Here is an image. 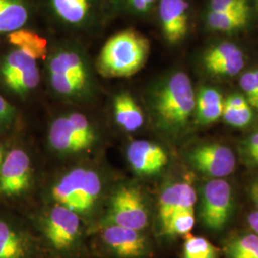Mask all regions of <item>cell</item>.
Here are the masks:
<instances>
[{
	"mask_svg": "<svg viewBox=\"0 0 258 258\" xmlns=\"http://www.w3.org/2000/svg\"><path fill=\"white\" fill-rule=\"evenodd\" d=\"M150 103L160 128L168 132L180 131L196 105L190 79L181 71L169 75L154 88Z\"/></svg>",
	"mask_w": 258,
	"mask_h": 258,
	"instance_id": "6da1fadb",
	"label": "cell"
},
{
	"mask_svg": "<svg viewBox=\"0 0 258 258\" xmlns=\"http://www.w3.org/2000/svg\"><path fill=\"white\" fill-rule=\"evenodd\" d=\"M149 49L148 38L137 31H120L102 47L97 60V69L106 78L130 77L144 67Z\"/></svg>",
	"mask_w": 258,
	"mask_h": 258,
	"instance_id": "7a4b0ae2",
	"label": "cell"
},
{
	"mask_svg": "<svg viewBox=\"0 0 258 258\" xmlns=\"http://www.w3.org/2000/svg\"><path fill=\"white\" fill-rule=\"evenodd\" d=\"M103 191L100 172L89 166L69 169L51 187L54 203L62 205L78 214L87 215L96 208Z\"/></svg>",
	"mask_w": 258,
	"mask_h": 258,
	"instance_id": "3957f363",
	"label": "cell"
},
{
	"mask_svg": "<svg viewBox=\"0 0 258 258\" xmlns=\"http://www.w3.org/2000/svg\"><path fill=\"white\" fill-rule=\"evenodd\" d=\"M49 17L73 32H90L103 26L117 12L113 0H39Z\"/></svg>",
	"mask_w": 258,
	"mask_h": 258,
	"instance_id": "277c9868",
	"label": "cell"
},
{
	"mask_svg": "<svg viewBox=\"0 0 258 258\" xmlns=\"http://www.w3.org/2000/svg\"><path fill=\"white\" fill-rule=\"evenodd\" d=\"M51 149L58 155L70 156L83 153L96 146L97 129L82 113H68L53 120L47 135Z\"/></svg>",
	"mask_w": 258,
	"mask_h": 258,
	"instance_id": "5b68a950",
	"label": "cell"
},
{
	"mask_svg": "<svg viewBox=\"0 0 258 258\" xmlns=\"http://www.w3.org/2000/svg\"><path fill=\"white\" fill-rule=\"evenodd\" d=\"M39 228L48 243L57 251H72L82 237V218L74 211L54 204L39 217Z\"/></svg>",
	"mask_w": 258,
	"mask_h": 258,
	"instance_id": "8992f818",
	"label": "cell"
},
{
	"mask_svg": "<svg viewBox=\"0 0 258 258\" xmlns=\"http://www.w3.org/2000/svg\"><path fill=\"white\" fill-rule=\"evenodd\" d=\"M149 221L145 197L137 186L120 184L112 194L104 224L143 231Z\"/></svg>",
	"mask_w": 258,
	"mask_h": 258,
	"instance_id": "52a82bcc",
	"label": "cell"
},
{
	"mask_svg": "<svg viewBox=\"0 0 258 258\" xmlns=\"http://www.w3.org/2000/svg\"><path fill=\"white\" fill-rule=\"evenodd\" d=\"M40 82L37 60L15 48L0 60V83L10 93L24 97L33 92Z\"/></svg>",
	"mask_w": 258,
	"mask_h": 258,
	"instance_id": "ba28073f",
	"label": "cell"
},
{
	"mask_svg": "<svg viewBox=\"0 0 258 258\" xmlns=\"http://www.w3.org/2000/svg\"><path fill=\"white\" fill-rule=\"evenodd\" d=\"M46 75L73 78L97 90L96 77L87 53L73 42L56 44L47 55Z\"/></svg>",
	"mask_w": 258,
	"mask_h": 258,
	"instance_id": "9c48e42d",
	"label": "cell"
},
{
	"mask_svg": "<svg viewBox=\"0 0 258 258\" xmlns=\"http://www.w3.org/2000/svg\"><path fill=\"white\" fill-rule=\"evenodd\" d=\"M232 212L233 195L231 184L223 179H212L204 185L200 218L208 230H224L231 220Z\"/></svg>",
	"mask_w": 258,
	"mask_h": 258,
	"instance_id": "30bf717a",
	"label": "cell"
},
{
	"mask_svg": "<svg viewBox=\"0 0 258 258\" xmlns=\"http://www.w3.org/2000/svg\"><path fill=\"white\" fill-rule=\"evenodd\" d=\"M33 183L31 158L22 148L6 152L0 166V197L19 199L27 194Z\"/></svg>",
	"mask_w": 258,
	"mask_h": 258,
	"instance_id": "8fae6325",
	"label": "cell"
},
{
	"mask_svg": "<svg viewBox=\"0 0 258 258\" xmlns=\"http://www.w3.org/2000/svg\"><path fill=\"white\" fill-rule=\"evenodd\" d=\"M102 245L117 258H143L149 252V243L141 231L104 224L100 231Z\"/></svg>",
	"mask_w": 258,
	"mask_h": 258,
	"instance_id": "7c38bea8",
	"label": "cell"
},
{
	"mask_svg": "<svg viewBox=\"0 0 258 258\" xmlns=\"http://www.w3.org/2000/svg\"><path fill=\"white\" fill-rule=\"evenodd\" d=\"M188 159L199 172L212 179L231 175L236 166V159L231 148L219 144L198 146L190 151Z\"/></svg>",
	"mask_w": 258,
	"mask_h": 258,
	"instance_id": "4fadbf2b",
	"label": "cell"
},
{
	"mask_svg": "<svg viewBox=\"0 0 258 258\" xmlns=\"http://www.w3.org/2000/svg\"><path fill=\"white\" fill-rule=\"evenodd\" d=\"M129 166L139 175L152 176L161 172L168 162L166 150L147 140L130 143L126 150Z\"/></svg>",
	"mask_w": 258,
	"mask_h": 258,
	"instance_id": "5bb4252c",
	"label": "cell"
},
{
	"mask_svg": "<svg viewBox=\"0 0 258 258\" xmlns=\"http://www.w3.org/2000/svg\"><path fill=\"white\" fill-rule=\"evenodd\" d=\"M197 195L194 186L186 182L167 184L162 190L158 203V219L161 230L177 213L194 211Z\"/></svg>",
	"mask_w": 258,
	"mask_h": 258,
	"instance_id": "9a60e30c",
	"label": "cell"
},
{
	"mask_svg": "<svg viewBox=\"0 0 258 258\" xmlns=\"http://www.w3.org/2000/svg\"><path fill=\"white\" fill-rule=\"evenodd\" d=\"M159 17L166 41L180 42L186 35L188 3L185 0H160Z\"/></svg>",
	"mask_w": 258,
	"mask_h": 258,
	"instance_id": "2e32d148",
	"label": "cell"
},
{
	"mask_svg": "<svg viewBox=\"0 0 258 258\" xmlns=\"http://www.w3.org/2000/svg\"><path fill=\"white\" fill-rule=\"evenodd\" d=\"M33 242L16 223L0 217V258H30Z\"/></svg>",
	"mask_w": 258,
	"mask_h": 258,
	"instance_id": "e0dca14e",
	"label": "cell"
},
{
	"mask_svg": "<svg viewBox=\"0 0 258 258\" xmlns=\"http://www.w3.org/2000/svg\"><path fill=\"white\" fill-rule=\"evenodd\" d=\"M36 0H0V35L25 28L33 18Z\"/></svg>",
	"mask_w": 258,
	"mask_h": 258,
	"instance_id": "ac0fdd59",
	"label": "cell"
},
{
	"mask_svg": "<svg viewBox=\"0 0 258 258\" xmlns=\"http://www.w3.org/2000/svg\"><path fill=\"white\" fill-rule=\"evenodd\" d=\"M113 114L117 124L129 132L141 128L145 121L143 111L128 92L118 93L114 97Z\"/></svg>",
	"mask_w": 258,
	"mask_h": 258,
	"instance_id": "d6986e66",
	"label": "cell"
},
{
	"mask_svg": "<svg viewBox=\"0 0 258 258\" xmlns=\"http://www.w3.org/2000/svg\"><path fill=\"white\" fill-rule=\"evenodd\" d=\"M10 44L36 59L46 58L49 53L46 39L35 31L21 28L7 35Z\"/></svg>",
	"mask_w": 258,
	"mask_h": 258,
	"instance_id": "ffe728a7",
	"label": "cell"
},
{
	"mask_svg": "<svg viewBox=\"0 0 258 258\" xmlns=\"http://www.w3.org/2000/svg\"><path fill=\"white\" fill-rule=\"evenodd\" d=\"M195 108L197 119L202 124H209L220 119L224 109L221 95L213 88H202L197 96Z\"/></svg>",
	"mask_w": 258,
	"mask_h": 258,
	"instance_id": "44dd1931",
	"label": "cell"
},
{
	"mask_svg": "<svg viewBox=\"0 0 258 258\" xmlns=\"http://www.w3.org/2000/svg\"><path fill=\"white\" fill-rule=\"evenodd\" d=\"M224 252L227 258H258V234L249 232L229 240Z\"/></svg>",
	"mask_w": 258,
	"mask_h": 258,
	"instance_id": "7402d4cb",
	"label": "cell"
},
{
	"mask_svg": "<svg viewBox=\"0 0 258 258\" xmlns=\"http://www.w3.org/2000/svg\"><path fill=\"white\" fill-rule=\"evenodd\" d=\"M249 19L245 12H215L211 11L208 16L210 27L223 32H230L244 27Z\"/></svg>",
	"mask_w": 258,
	"mask_h": 258,
	"instance_id": "603a6c76",
	"label": "cell"
},
{
	"mask_svg": "<svg viewBox=\"0 0 258 258\" xmlns=\"http://www.w3.org/2000/svg\"><path fill=\"white\" fill-rule=\"evenodd\" d=\"M219 249L202 236L186 234L183 249V258H218Z\"/></svg>",
	"mask_w": 258,
	"mask_h": 258,
	"instance_id": "cb8c5ba5",
	"label": "cell"
},
{
	"mask_svg": "<svg viewBox=\"0 0 258 258\" xmlns=\"http://www.w3.org/2000/svg\"><path fill=\"white\" fill-rule=\"evenodd\" d=\"M195 224L194 211L177 213L167 222L165 228L162 230L163 233L167 236L186 235L192 230Z\"/></svg>",
	"mask_w": 258,
	"mask_h": 258,
	"instance_id": "d4e9b609",
	"label": "cell"
},
{
	"mask_svg": "<svg viewBox=\"0 0 258 258\" xmlns=\"http://www.w3.org/2000/svg\"><path fill=\"white\" fill-rule=\"evenodd\" d=\"M244 64H245L244 56L242 52H239L221 61L206 65V68L212 74L219 75V76H235L242 70Z\"/></svg>",
	"mask_w": 258,
	"mask_h": 258,
	"instance_id": "484cf974",
	"label": "cell"
},
{
	"mask_svg": "<svg viewBox=\"0 0 258 258\" xmlns=\"http://www.w3.org/2000/svg\"><path fill=\"white\" fill-rule=\"evenodd\" d=\"M223 118L226 122L233 127H245L252 119V111L250 105L243 108H233L224 105Z\"/></svg>",
	"mask_w": 258,
	"mask_h": 258,
	"instance_id": "4316f807",
	"label": "cell"
},
{
	"mask_svg": "<svg viewBox=\"0 0 258 258\" xmlns=\"http://www.w3.org/2000/svg\"><path fill=\"white\" fill-rule=\"evenodd\" d=\"M117 11L143 15L150 11L158 0H113Z\"/></svg>",
	"mask_w": 258,
	"mask_h": 258,
	"instance_id": "83f0119b",
	"label": "cell"
},
{
	"mask_svg": "<svg viewBox=\"0 0 258 258\" xmlns=\"http://www.w3.org/2000/svg\"><path fill=\"white\" fill-rule=\"evenodd\" d=\"M241 52L239 48L231 43H222L217 46L213 47L207 52L204 57L205 65L212 64L217 61L224 60L230 56Z\"/></svg>",
	"mask_w": 258,
	"mask_h": 258,
	"instance_id": "f1b7e54d",
	"label": "cell"
},
{
	"mask_svg": "<svg viewBox=\"0 0 258 258\" xmlns=\"http://www.w3.org/2000/svg\"><path fill=\"white\" fill-rule=\"evenodd\" d=\"M240 86L247 96L249 105L258 108V89L253 71L246 72L240 79Z\"/></svg>",
	"mask_w": 258,
	"mask_h": 258,
	"instance_id": "f546056e",
	"label": "cell"
},
{
	"mask_svg": "<svg viewBox=\"0 0 258 258\" xmlns=\"http://www.w3.org/2000/svg\"><path fill=\"white\" fill-rule=\"evenodd\" d=\"M211 11L249 13L248 0H211Z\"/></svg>",
	"mask_w": 258,
	"mask_h": 258,
	"instance_id": "4dcf8cb0",
	"label": "cell"
},
{
	"mask_svg": "<svg viewBox=\"0 0 258 258\" xmlns=\"http://www.w3.org/2000/svg\"><path fill=\"white\" fill-rule=\"evenodd\" d=\"M18 110L0 94V131L9 129L17 120Z\"/></svg>",
	"mask_w": 258,
	"mask_h": 258,
	"instance_id": "1f68e13d",
	"label": "cell"
},
{
	"mask_svg": "<svg viewBox=\"0 0 258 258\" xmlns=\"http://www.w3.org/2000/svg\"><path fill=\"white\" fill-rule=\"evenodd\" d=\"M241 151L249 166H258V131L243 143Z\"/></svg>",
	"mask_w": 258,
	"mask_h": 258,
	"instance_id": "d6a6232c",
	"label": "cell"
},
{
	"mask_svg": "<svg viewBox=\"0 0 258 258\" xmlns=\"http://www.w3.org/2000/svg\"><path fill=\"white\" fill-rule=\"evenodd\" d=\"M224 105L233 107V108H243V107L249 106V104L246 98L240 95H232L225 101Z\"/></svg>",
	"mask_w": 258,
	"mask_h": 258,
	"instance_id": "836d02e7",
	"label": "cell"
},
{
	"mask_svg": "<svg viewBox=\"0 0 258 258\" xmlns=\"http://www.w3.org/2000/svg\"><path fill=\"white\" fill-rule=\"evenodd\" d=\"M247 222L251 231L258 234V211L249 213L247 216Z\"/></svg>",
	"mask_w": 258,
	"mask_h": 258,
	"instance_id": "e575fe53",
	"label": "cell"
},
{
	"mask_svg": "<svg viewBox=\"0 0 258 258\" xmlns=\"http://www.w3.org/2000/svg\"><path fill=\"white\" fill-rule=\"evenodd\" d=\"M249 195H250V198H251L252 202L255 205L256 211H258V180L254 181L251 184L250 190H249Z\"/></svg>",
	"mask_w": 258,
	"mask_h": 258,
	"instance_id": "d590c367",
	"label": "cell"
},
{
	"mask_svg": "<svg viewBox=\"0 0 258 258\" xmlns=\"http://www.w3.org/2000/svg\"><path fill=\"white\" fill-rule=\"evenodd\" d=\"M5 154H6V151L4 150L3 147L0 145V166H1L2 162H3V159H4V157H5Z\"/></svg>",
	"mask_w": 258,
	"mask_h": 258,
	"instance_id": "8d00e7d4",
	"label": "cell"
},
{
	"mask_svg": "<svg viewBox=\"0 0 258 258\" xmlns=\"http://www.w3.org/2000/svg\"><path fill=\"white\" fill-rule=\"evenodd\" d=\"M254 72V76H255V80H256V84H257V89H258V69L257 70H255V71H253Z\"/></svg>",
	"mask_w": 258,
	"mask_h": 258,
	"instance_id": "74e56055",
	"label": "cell"
}]
</instances>
